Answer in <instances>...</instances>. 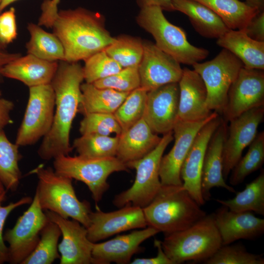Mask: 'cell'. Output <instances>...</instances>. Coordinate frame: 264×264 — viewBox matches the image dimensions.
Wrapping results in <instances>:
<instances>
[{"instance_id": "6da1fadb", "label": "cell", "mask_w": 264, "mask_h": 264, "mask_svg": "<svg viewBox=\"0 0 264 264\" xmlns=\"http://www.w3.org/2000/svg\"><path fill=\"white\" fill-rule=\"evenodd\" d=\"M84 80L83 66L78 62L60 61L51 85L55 96L52 126L38 150L39 157L50 160L68 155L72 150L70 132L81 100V86Z\"/></svg>"}, {"instance_id": "7a4b0ae2", "label": "cell", "mask_w": 264, "mask_h": 264, "mask_svg": "<svg viewBox=\"0 0 264 264\" xmlns=\"http://www.w3.org/2000/svg\"><path fill=\"white\" fill-rule=\"evenodd\" d=\"M64 48L65 61H85L113 41L100 13L83 7L59 10L52 27Z\"/></svg>"}, {"instance_id": "3957f363", "label": "cell", "mask_w": 264, "mask_h": 264, "mask_svg": "<svg viewBox=\"0 0 264 264\" xmlns=\"http://www.w3.org/2000/svg\"><path fill=\"white\" fill-rule=\"evenodd\" d=\"M142 209L147 225L164 234L185 229L207 215L182 185H161Z\"/></svg>"}, {"instance_id": "277c9868", "label": "cell", "mask_w": 264, "mask_h": 264, "mask_svg": "<svg viewBox=\"0 0 264 264\" xmlns=\"http://www.w3.org/2000/svg\"><path fill=\"white\" fill-rule=\"evenodd\" d=\"M164 235L162 247L173 264L204 263L222 245L213 213L185 229Z\"/></svg>"}, {"instance_id": "5b68a950", "label": "cell", "mask_w": 264, "mask_h": 264, "mask_svg": "<svg viewBox=\"0 0 264 264\" xmlns=\"http://www.w3.org/2000/svg\"><path fill=\"white\" fill-rule=\"evenodd\" d=\"M38 178L35 193L44 211L71 218L87 228L90 224V204L80 201L75 194L72 179L59 175L50 167L38 166L33 170Z\"/></svg>"}, {"instance_id": "8992f818", "label": "cell", "mask_w": 264, "mask_h": 264, "mask_svg": "<svg viewBox=\"0 0 264 264\" xmlns=\"http://www.w3.org/2000/svg\"><path fill=\"white\" fill-rule=\"evenodd\" d=\"M136 21L139 26L152 35L158 48L180 64L193 66L209 55L208 50L191 44L185 31L171 23L159 7L140 8Z\"/></svg>"}, {"instance_id": "52a82bcc", "label": "cell", "mask_w": 264, "mask_h": 264, "mask_svg": "<svg viewBox=\"0 0 264 264\" xmlns=\"http://www.w3.org/2000/svg\"><path fill=\"white\" fill-rule=\"evenodd\" d=\"M173 139V131L163 134L158 145L149 153L126 163L128 168L135 170V178L130 188L115 196L112 201L115 206L121 208L130 204L143 208L152 201L161 186L159 177L161 158Z\"/></svg>"}, {"instance_id": "ba28073f", "label": "cell", "mask_w": 264, "mask_h": 264, "mask_svg": "<svg viewBox=\"0 0 264 264\" xmlns=\"http://www.w3.org/2000/svg\"><path fill=\"white\" fill-rule=\"evenodd\" d=\"M127 165L117 157L86 158L80 155H60L54 159L53 169L57 174L84 183L96 203L109 189L107 179L113 173L128 171Z\"/></svg>"}, {"instance_id": "9c48e42d", "label": "cell", "mask_w": 264, "mask_h": 264, "mask_svg": "<svg viewBox=\"0 0 264 264\" xmlns=\"http://www.w3.org/2000/svg\"><path fill=\"white\" fill-rule=\"evenodd\" d=\"M206 87V105L211 111H222L227 102L229 90L243 66L241 61L225 49L213 59L193 66Z\"/></svg>"}, {"instance_id": "30bf717a", "label": "cell", "mask_w": 264, "mask_h": 264, "mask_svg": "<svg viewBox=\"0 0 264 264\" xmlns=\"http://www.w3.org/2000/svg\"><path fill=\"white\" fill-rule=\"evenodd\" d=\"M55 96L51 84L29 88L28 99L15 143L32 145L49 131L54 119Z\"/></svg>"}, {"instance_id": "8fae6325", "label": "cell", "mask_w": 264, "mask_h": 264, "mask_svg": "<svg viewBox=\"0 0 264 264\" xmlns=\"http://www.w3.org/2000/svg\"><path fill=\"white\" fill-rule=\"evenodd\" d=\"M48 220L35 193L28 208L3 235L8 245V263L22 264L35 248L41 232Z\"/></svg>"}, {"instance_id": "7c38bea8", "label": "cell", "mask_w": 264, "mask_h": 264, "mask_svg": "<svg viewBox=\"0 0 264 264\" xmlns=\"http://www.w3.org/2000/svg\"><path fill=\"white\" fill-rule=\"evenodd\" d=\"M264 117V106H262L246 111L229 121L222 155V174L225 180L242 157L244 149L256 137Z\"/></svg>"}, {"instance_id": "4fadbf2b", "label": "cell", "mask_w": 264, "mask_h": 264, "mask_svg": "<svg viewBox=\"0 0 264 264\" xmlns=\"http://www.w3.org/2000/svg\"><path fill=\"white\" fill-rule=\"evenodd\" d=\"M219 115L213 111L206 119L198 122L177 120L173 129L174 145L162 156L159 167L161 185H182L180 170L197 134L209 121Z\"/></svg>"}, {"instance_id": "5bb4252c", "label": "cell", "mask_w": 264, "mask_h": 264, "mask_svg": "<svg viewBox=\"0 0 264 264\" xmlns=\"http://www.w3.org/2000/svg\"><path fill=\"white\" fill-rule=\"evenodd\" d=\"M264 106V70L243 66L232 83L222 111L229 122L252 109Z\"/></svg>"}, {"instance_id": "9a60e30c", "label": "cell", "mask_w": 264, "mask_h": 264, "mask_svg": "<svg viewBox=\"0 0 264 264\" xmlns=\"http://www.w3.org/2000/svg\"><path fill=\"white\" fill-rule=\"evenodd\" d=\"M143 52L138 66L140 87L147 91L178 83L182 74L180 64L153 42L143 41Z\"/></svg>"}, {"instance_id": "2e32d148", "label": "cell", "mask_w": 264, "mask_h": 264, "mask_svg": "<svg viewBox=\"0 0 264 264\" xmlns=\"http://www.w3.org/2000/svg\"><path fill=\"white\" fill-rule=\"evenodd\" d=\"M179 95L178 83L148 91L143 118L153 132L163 135L173 131L178 118Z\"/></svg>"}, {"instance_id": "e0dca14e", "label": "cell", "mask_w": 264, "mask_h": 264, "mask_svg": "<svg viewBox=\"0 0 264 264\" xmlns=\"http://www.w3.org/2000/svg\"><path fill=\"white\" fill-rule=\"evenodd\" d=\"M89 219L88 238L94 243L124 231L148 226L143 209L130 204L109 212L97 207L91 211Z\"/></svg>"}, {"instance_id": "ac0fdd59", "label": "cell", "mask_w": 264, "mask_h": 264, "mask_svg": "<svg viewBox=\"0 0 264 264\" xmlns=\"http://www.w3.org/2000/svg\"><path fill=\"white\" fill-rule=\"evenodd\" d=\"M48 220L59 227L62 240L58 244L60 264H93L92 249L94 242L88 238L87 229L78 221L63 218L45 211Z\"/></svg>"}, {"instance_id": "d6986e66", "label": "cell", "mask_w": 264, "mask_h": 264, "mask_svg": "<svg viewBox=\"0 0 264 264\" xmlns=\"http://www.w3.org/2000/svg\"><path fill=\"white\" fill-rule=\"evenodd\" d=\"M222 119L218 115L200 129L181 166L182 186L200 206L205 203L201 192V174L205 151Z\"/></svg>"}, {"instance_id": "ffe728a7", "label": "cell", "mask_w": 264, "mask_h": 264, "mask_svg": "<svg viewBox=\"0 0 264 264\" xmlns=\"http://www.w3.org/2000/svg\"><path fill=\"white\" fill-rule=\"evenodd\" d=\"M159 232L148 226L103 242H94L92 249L93 264H130L132 257L142 250L141 244Z\"/></svg>"}, {"instance_id": "44dd1931", "label": "cell", "mask_w": 264, "mask_h": 264, "mask_svg": "<svg viewBox=\"0 0 264 264\" xmlns=\"http://www.w3.org/2000/svg\"><path fill=\"white\" fill-rule=\"evenodd\" d=\"M178 85L179 107L177 120L198 122L213 112L206 105L207 90L203 80L194 70L183 68Z\"/></svg>"}, {"instance_id": "7402d4cb", "label": "cell", "mask_w": 264, "mask_h": 264, "mask_svg": "<svg viewBox=\"0 0 264 264\" xmlns=\"http://www.w3.org/2000/svg\"><path fill=\"white\" fill-rule=\"evenodd\" d=\"M213 215L222 245L240 240H254L264 232V219L252 212H235L222 205Z\"/></svg>"}, {"instance_id": "603a6c76", "label": "cell", "mask_w": 264, "mask_h": 264, "mask_svg": "<svg viewBox=\"0 0 264 264\" xmlns=\"http://www.w3.org/2000/svg\"><path fill=\"white\" fill-rule=\"evenodd\" d=\"M226 122L222 119L207 147L202 169L201 192L204 200L209 199L214 187H221L231 193L235 190L228 185L222 174L223 149L227 132Z\"/></svg>"}, {"instance_id": "cb8c5ba5", "label": "cell", "mask_w": 264, "mask_h": 264, "mask_svg": "<svg viewBox=\"0 0 264 264\" xmlns=\"http://www.w3.org/2000/svg\"><path fill=\"white\" fill-rule=\"evenodd\" d=\"M59 62H50L27 54L5 65L3 77L19 81L28 88L50 84L57 70Z\"/></svg>"}, {"instance_id": "d4e9b609", "label": "cell", "mask_w": 264, "mask_h": 264, "mask_svg": "<svg viewBox=\"0 0 264 264\" xmlns=\"http://www.w3.org/2000/svg\"><path fill=\"white\" fill-rule=\"evenodd\" d=\"M161 138L142 118L119 135L116 157L126 164L140 159L152 151Z\"/></svg>"}, {"instance_id": "484cf974", "label": "cell", "mask_w": 264, "mask_h": 264, "mask_svg": "<svg viewBox=\"0 0 264 264\" xmlns=\"http://www.w3.org/2000/svg\"><path fill=\"white\" fill-rule=\"evenodd\" d=\"M174 10L186 15L195 30L207 38L218 39L230 29L209 8L196 0H171Z\"/></svg>"}, {"instance_id": "4316f807", "label": "cell", "mask_w": 264, "mask_h": 264, "mask_svg": "<svg viewBox=\"0 0 264 264\" xmlns=\"http://www.w3.org/2000/svg\"><path fill=\"white\" fill-rule=\"evenodd\" d=\"M217 44L239 58L244 67L264 69V42L253 40L243 30L229 29L217 39Z\"/></svg>"}, {"instance_id": "83f0119b", "label": "cell", "mask_w": 264, "mask_h": 264, "mask_svg": "<svg viewBox=\"0 0 264 264\" xmlns=\"http://www.w3.org/2000/svg\"><path fill=\"white\" fill-rule=\"evenodd\" d=\"M81 90L78 112L83 115L91 113H114L130 93L99 88L86 82L81 84Z\"/></svg>"}, {"instance_id": "f1b7e54d", "label": "cell", "mask_w": 264, "mask_h": 264, "mask_svg": "<svg viewBox=\"0 0 264 264\" xmlns=\"http://www.w3.org/2000/svg\"><path fill=\"white\" fill-rule=\"evenodd\" d=\"M205 5L223 21L230 29H243L261 12L240 0H196Z\"/></svg>"}, {"instance_id": "f546056e", "label": "cell", "mask_w": 264, "mask_h": 264, "mask_svg": "<svg viewBox=\"0 0 264 264\" xmlns=\"http://www.w3.org/2000/svg\"><path fill=\"white\" fill-rule=\"evenodd\" d=\"M27 28L30 37L26 44L27 54L50 62L65 61L64 47L54 33L32 22L28 24Z\"/></svg>"}, {"instance_id": "4dcf8cb0", "label": "cell", "mask_w": 264, "mask_h": 264, "mask_svg": "<svg viewBox=\"0 0 264 264\" xmlns=\"http://www.w3.org/2000/svg\"><path fill=\"white\" fill-rule=\"evenodd\" d=\"M216 200L235 212H253L264 215V172L246 185L242 191L231 199Z\"/></svg>"}, {"instance_id": "1f68e13d", "label": "cell", "mask_w": 264, "mask_h": 264, "mask_svg": "<svg viewBox=\"0 0 264 264\" xmlns=\"http://www.w3.org/2000/svg\"><path fill=\"white\" fill-rule=\"evenodd\" d=\"M19 146L11 142L4 131L0 132V179L6 190L16 191L22 174L19 163L22 155Z\"/></svg>"}, {"instance_id": "d6a6232c", "label": "cell", "mask_w": 264, "mask_h": 264, "mask_svg": "<svg viewBox=\"0 0 264 264\" xmlns=\"http://www.w3.org/2000/svg\"><path fill=\"white\" fill-rule=\"evenodd\" d=\"M61 235L58 226L49 220L41 232L35 248L22 264H51L60 259L58 241Z\"/></svg>"}, {"instance_id": "836d02e7", "label": "cell", "mask_w": 264, "mask_h": 264, "mask_svg": "<svg viewBox=\"0 0 264 264\" xmlns=\"http://www.w3.org/2000/svg\"><path fill=\"white\" fill-rule=\"evenodd\" d=\"M119 136L111 137L95 134L81 135L75 139L72 148L81 156L101 158L116 156Z\"/></svg>"}, {"instance_id": "e575fe53", "label": "cell", "mask_w": 264, "mask_h": 264, "mask_svg": "<svg viewBox=\"0 0 264 264\" xmlns=\"http://www.w3.org/2000/svg\"><path fill=\"white\" fill-rule=\"evenodd\" d=\"M106 53L122 68L138 66L143 52V41L127 35L114 37L105 49Z\"/></svg>"}, {"instance_id": "d590c367", "label": "cell", "mask_w": 264, "mask_h": 264, "mask_svg": "<svg viewBox=\"0 0 264 264\" xmlns=\"http://www.w3.org/2000/svg\"><path fill=\"white\" fill-rule=\"evenodd\" d=\"M249 146L247 153L231 171L229 183L232 185L240 184L248 175L262 167L264 162V131L257 133Z\"/></svg>"}, {"instance_id": "8d00e7d4", "label": "cell", "mask_w": 264, "mask_h": 264, "mask_svg": "<svg viewBox=\"0 0 264 264\" xmlns=\"http://www.w3.org/2000/svg\"><path fill=\"white\" fill-rule=\"evenodd\" d=\"M147 92L141 87L130 92L113 113L122 132L143 118Z\"/></svg>"}, {"instance_id": "74e56055", "label": "cell", "mask_w": 264, "mask_h": 264, "mask_svg": "<svg viewBox=\"0 0 264 264\" xmlns=\"http://www.w3.org/2000/svg\"><path fill=\"white\" fill-rule=\"evenodd\" d=\"M206 264H264L262 255L249 252L242 244L221 245L204 263Z\"/></svg>"}, {"instance_id": "f35d334b", "label": "cell", "mask_w": 264, "mask_h": 264, "mask_svg": "<svg viewBox=\"0 0 264 264\" xmlns=\"http://www.w3.org/2000/svg\"><path fill=\"white\" fill-rule=\"evenodd\" d=\"M84 61L85 65L83 66L84 77L88 83H93L117 72L122 68L105 50L92 55Z\"/></svg>"}, {"instance_id": "ab89813d", "label": "cell", "mask_w": 264, "mask_h": 264, "mask_svg": "<svg viewBox=\"0 0 264 264\" xmlns=\"http://www.w3.org/2000/svg\"><path fill=\"white\" fill-rule=\"evenodd\" d=\"M80 123L81 135L95 134L110 135L115 133L120 135L122 130L113 113H91L84 115Z\"/></svg>"}, {"instance_id": "60d3db41", "label": "cell", "mask_w": 264, "mask_h": 264, "mask_svg": "<svg viewBox=\"0 0 264 264\" xmlns=\"http://www.w3.org/2000/svg\"><path fill=\"white\" fill-rule=\"evenodd\" d=\"M92 84L99 88L130 92L140 87L138 66L122 68L117 72Z\"/></svg>"}, {"instance_id": "b9f144b4", "label": "cell", "mask_w": 264, "mask_h": 264, "mask_svg": "<svg viewBox=\"0 0 264 264\" xmlns=\"http://www.w3.org/2000/svg\"><path fill=\"white\" fill-rule=\"evenodd\" d=\"M3 199L0 198V264L8 262V250L3 239V230L5 221L9 214L16 208L22 205L30 204L32 199L30 197H24L19 200L10 202L3 206L1 202Z\"/></svg>"}, {"instance_id": "7bdbcfd3", "label": "cell", "mask_w": 264, "mask_h": 264, "mask_svg": "<svg viewBox=\"0 0 264 264\" xmlns=\"http://www.w3.org/2000/svg\"><path fill=\"white\" fill-rule=\"evenodd\" d=\"M15 9L11 7L0 14V40L4 47L17 36Z\"/></svg>"}, {"instance_id": "ee69618b", "label": "cell", "mask_w": 264, "mask_h": 264, "mask_svg": "<svg viewBox=\"0 0 264 264\" xmlns=\"http://www.w3.org/2000/svg\"><path fill=\"white\" fill-rule=\"evenodd\" d=\"M242 30L253 40L264 42V11L256 14Z\"/></svg>"}, {"instance_id": "f6af8a7d", "label": "cell", "mask_w": 264, "mask_h": 264, "mask_svg": "<svg viewBox=\"0 0 264 264\" xmlns=\"http://www.w3.org/2000/svg\"><path fill=\"white\" fill-rule=\"evenodd\" d=\"M60 0H44L41 5L40 22L47 26L51 25L56 19L58 12V6Z\"/></svg>"}, {"instance_id": "bcb514c9", "label": "cell", "mask_w": 264, "mask_h": 264, "mask_svg": "<svg viewBox=\"0 0 264 264\" xmlns=\"http://www.w3.org/2000/svg\"><path fill=\"white\" fill-rule=\"evenodd\" d=\"M154 246L157 250V256L152 258H136L132 261V264H173L168 258L162 247L161 241L155 239Z\"/></svg>"}, {"instance_id": "7dc6e473", "label": "cell", "mask_w": 264, "mask_h": 264, "mask_svg": "<svg viewBox=\"0 0 264 264\" xmlns=\"http://www.w3.org/2000/svg\"><path fill=\"white\" fill-rule=\"evenodd\" d=\"M14 107L13 102L8 99L0 98V132L8 125L12 123L10 113Z\"/></svg>"}, {"instance_id": "c3c4849f", "label": "cell", "mask_w": 264, "mask_h": 264, "mask_svg": "<svg viewBox=\"0 0 264 264\" xmlns=\"http://www.w3.org/2000/svg\"><path fill=\"white\" fill-rule=\"evenodd\" d=\"M137 4L141 8L147 6H158L163 10L174 11L171 0H136Z\"/></svg>"}, {"instance_id": "681fc988", "label": "cell", "mask_w": 264, "mask_h": 264, "mask_svg": "<svg viewBox=\"0 0 264 264\" xmlns=\"http://www.w3.org/2000/svg\"><path fill=\"white\" fill-rule=\"evenodd\" d=\"M21 55L20 53L9 52L0 47V82L2 81L3 78L1 73L3 66Z\"/></svg>"}, {"instance_id": "f907efd6", "label": "cell", "mask_w": 264, "mask_h": 264, "mask_svg": "<svg viewBox=\"0 0 264 264\" xmlns=\"http://www.w3.org/2000/svg\"><path fill=\"white\" fill-rule=\"evenodd\" d=\"M248 5L257 8L260 11H264V0H243Z\"/></svg>"}, {"instance_id": "816d5d0a", "label": "cell", "mask_w": 264, "mask_h": 264, "mask_svg": "<svg viewBox=\"0 0 264 264\" xmlns=\"http://www.w3.org/2000/svg\"><path fill=\"white\" fill-rule=\"evenodd\" d=\"M18 0H1L0 3V13L11 3Z\"/></svg>"}, {"instance_id": "f5cc1de1", "label": "cell", "mask_w": 264, "mask_h": 264, "mask_svg": "<svg viewBox=\"0 0 264 264\" xmlns=\"http://www.w3.org/2000/svg\"><path fill=\"white\" fill-rule=\"evenodd\" d=\"M6 189L0 179V198L4 200L6 196Z\"/></svg>"}, {"instance_id": "db71d44e", "label": "cell", "mask_w": 264, "mask_h": 264, "mask_svg": "<svg viewBox=\"0 0 264 264\" xmlns=\"http://www.w3.org/2000/svg\"><path fill=\"white\" fill-rule=\"evenodd\" d=\"M1 0H0V3ZM0 47L3 49L5 48L4 46L1 43L0 40Z\"/></svg>"}, {"instance_id": "11a10c76", "label": "cell", "mask_w": 264, "mask_h": 264, "mask_svg": "<svg viewBox=\"0 0 264 264\" xmlns=\"http://www.w3.org/2000/svg\"><path fill=\"white\" fill-rule=\"evenodd\" d=\"M1 95H2V93H1V91L0 89V98L1 97Z\"/></svg>"}]
</instances>
